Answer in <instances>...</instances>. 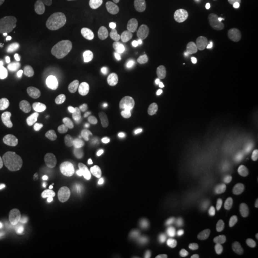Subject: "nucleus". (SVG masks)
<instances>
[{"label":"nucleus","instance_id":"7ed1b4c3","mask_svg":"<svg viewBox=\"0 0 258 258\" xmlns=\"http://www.w3.org/2000/svg\"><path fill=\"white\" fill-rule=\"evenodd\" d=\"M69 235V221L63 215H46L37 224V244H57Z\"/></svg>","mask_w":258,"mask_h":258},{"label":"nucleus","instance_id":"39448f33","mask_svg":"<svg viewBox=\"0 0 258 258\" xmlns=\"http://www.w3.org/2000/svg\"><path fill=\"white\" fill-rule=\"evenodd\" d=\"M18 210L23 212V215H37V212L43 210V198H40V195H26V198L18 201Z\"/></svg>","mask_w":258,"mask_h":258},{"label":"nucleus","instance_id":"423d86ee","mask_svg":"<svg viewBox=\"0 0 258 258\" xmlns=\"http://www.w3.org/2000/svg\"><path fill=\"white\" fill-rule=\"evenodd\" d=\"M244 3H247L249 9H252V12H255V15H258V0H244Z\"/></svg>","mask_w":258,"mask_h":258},{"label":"nucleus","instance_id":"f257e3e1","mask_svg":"<svg viewBox=\"0 0 258 258\" xmlns=\"http://www.w3.org/2000/svg\"><path fill=\"white\" fill-rule=\"evenodd\" d=\"M101 115L78 95H40L0 115V198L60 195L98 158Z\"/></svg>","mask_w":258,"mask_h":258},{"label":"nucleus","instance_id":"0eeeda50","mask_svg":"<svg viewBox=\"0 0 258 258\" xmlns=\"http://www.w3.org/2000/svg\"><path fill=\"white\" fill-rule=\"evenodd\" d=\"M81 258H106V255H98V252H89V255H81Z\"/></svg>","mask_w":258,"mask_h":258},{"label":"nucleus","instance_id":"f03ea898","mask_svg":"<svg viewBox=\"0 0 258 258\" xmlns=\"http://www.w3.org/2000/svg\"><path fill=\"white\" fill-rule=\"evenodd\" d=\"M207 60L227 86L258 83V15L244 0H224L207 26Z\"/></svg>","mask_w":258,"mask_h":258},{"label":"nucleus","instance_id":"20e7f679","mask_svg":"<svg viewBox=\"0 0 258 258\" xmlns=\"http://www.w3.org/2000/svg\"><path fill=\"white\" fill-rule=\"evenodd\" d=\"M29 0H0V35L18 23V18L26 12Z\"/></svg>","mask_w":258,"mask_h":258}]
</instances>
